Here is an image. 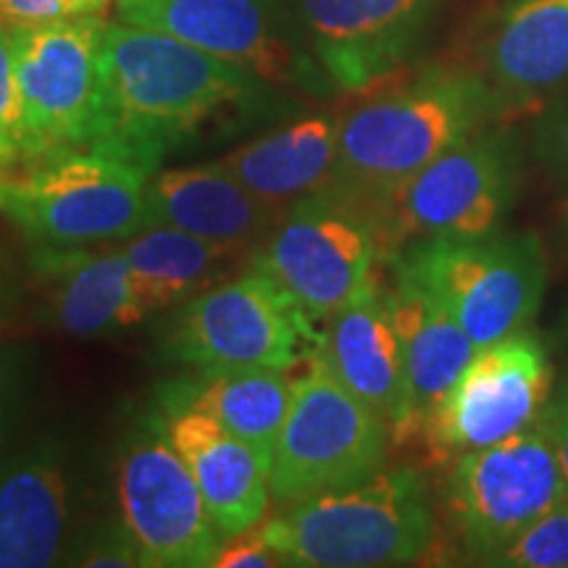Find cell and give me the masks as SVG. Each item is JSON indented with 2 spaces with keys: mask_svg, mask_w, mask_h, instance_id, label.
Masks as SVG:
<instances>
[{
  "mask_svg": "<svg viewBox=\"0 0 568 568\" xmlns=\"http://www.w3.org/2000/svg\"><path fill=\"white\" fill-rule=\"evenodd\" d=\"M506 111L493 84L477 71L424 69L414 80L345 113L329 184L379 211L426 163Z\"/></svg>",
  "mask_w": 568,
  "mask_h": 568,
  "instance_id": "6da1fadb",
  "label": "cell"
},
{
  "mask_svg": "<svg viewBox=\"0 0 568 568\" xmlns=\"http://www.w3.org/2000/svg\"><path fill=\"white\" fill-rule=\"evenodd\" d=\"M258 77L174 34L105 24L101 45V138L161 155L213 111L243 101ZM95 140V142H98Z\"/></svg>",
  "mask_w": 568,
  "mask_h": 568,
  "instance_id": "7a4b0ae2",
  "label": "cell"
},
{
  "mask_svg": "<svg viewBox=\"0 0 568 568\" xmlns=\"http://www.w3.org/2000/svg\"><path fill=\"white\" fill-rule=\"evenodd\" d=\"M258 527L287 566H410L435 542V510L422 474L397 466L353 487L282 506Z\"/></svg>",
  "mask_w": 568,
  "mask_h": 568,
  "instance_id": "3957f363",
  "label": "cell"
},
{
  "mask_svg": "<svg viewBox=\"0 0 568 568\" xmlns=\"http://www.w3.org/2000/svg\"><path fill=\"white\" fill-rule=\"evenodd\" d=\"M161 155L98 140L30 163L3 184V211L34 247L122 243L145 230L148 182Z\"/></svg>",
  "mask_w": 568,
  "mask_h": 568,
  "instance_id": "277c9868",
  "label": "cell"
},
{
  "mask_svg": "<svg viewBox=\"0 0 568 568\" xmlns=\"http://www.w3.org/2000/svg\"><path fill=\"white\" fill-rule=\"evenodd\" d=\"M395 276L418 284L477 347L521 332L542 303L548 258L535 232L439 237L403 245Z\"/></svg>",
  "mask_w": 568,
  "mask_h": 568,
  "instance_id": "5b68a950",
  "label": "cell"
},
{
  "mask_svg": "<svg viewBox=\"0 0 568 568\" xmlns=\"http://www.w3.org/2000/svg\"><path fill=\"white\" fill-rule=\"evenodd\" d=\"M387 247L379 211L337 184L287 205L251 255L316 324L366 293Z\"/></svg>",
  "mask_w": 568,
  "mask_h": 568,
  "instance_id": "8992f818",
  "label": "cell"
},
{
  "mask_svg": "<svg viewBox=\"0 0 568 568\" xmlns=\"http://www.w3.org/2000/svg\"><path fill=\"white\" fill-rule=\"evenodd\" d=\"M389 429L318 353L295 376L293 406L276 439L268 489L280 506L358 485L387 464Z\"/></svg>",
  "mask_w": 568,
  "mask_h": 568,
  "instance_id": "52a82bcc",
  "label": "cell"
},
{
  "mask_svg": "<svg viewBox=\"0 0 568 568\" xmlns=\"http://www.w3.org/2000/svg\"><path fill=\"white\" fill-rule=\"evenodd\" d=\"M318 343L314 318L258 268L203 290L166 332V353L197 374L295 368Z\"/></svg>",
  "mask_w": 568,
  "mask_h": 568,
  "instance_id": "ba28073f",
  "label": "cell"
},
{
  "mask_svg": "<svg viewBox=\"0 0 568 568\" xmlns=\"http://www.w3.org/2000/svg\"><path fill=\"white\" fill-rule=\"evenodd\" d=\"M521 182L516 134L487 124L426 163L379 205L387 247L497 232Z\"/></svg>",
  "mask_w": 568,
  "mask_h": 568,
  "instance_id": "9c48e42d",
  "label": "cell"
},
{
  "mask_svg": "<svg viewBox=\"0 0 568 568\" xmlns=\"http://www.w3.org/2000/svg\"><path fill=\"white\" fill-rule=\"evenodd\" d=\"M103 17L17 27L19 163L101 138Z\"/></svg>",
  "mask_w": 568,
  "mask_h": 568,
  "instance_id": "30bf717a",
  "label": "cell"
},
{
  "mask_svg": "<svg viewBox=\"0 0 568 568\" xmlns=\"http://www.w3.org/2000/svg\"><path fill=\"white\" fill-rule=\"evenodd\" d=\"M568 497L542 424L453 458L445 508L466 558L489 566L516 535Z\"/></svg>",
  "mask_w": 568,
  "mask_h": 568,
  "instance_id": "8fae6325",
  "label": "cell"
},
{
  "mask_svg": "<svg viewBox=\"0 0 568 568\" xmlns=\"http://www.w3.org/2000/svg\"><path fill=\"white\" fill-rule=\"evenodd\" d=\"M116 495L148 568L213 566L222 535L159 410L142 416L119 445Z\"/></svg>",
  "mask_w": 568,
  "mask_h": 568,
  "instance_id": "7c38bea8",
  "label": "cell"
},
{
  "mask_svg": "<svg viewBox=\"0 0 568 568\" xmlns=\"http://www.w3.org/2000/svg\"><path fill=\"white\" fill-rule=\"evenodd\" d=\"M550 385V353L531 332L479 347L424 424L432 456L458 458L529 429L548 408Z\"/></svg>",
  "mask_w": 568,
  "mask_h": 568,
  "instance_id": "4fadbf2b",
  "label": "cell"
},
{
  "mask_svg": "<svg viewBox=\"0 0 568 568\" xmlns=\"http://www.w3.org/2000/svg\"><path fill=\"white\" fill-rule=\"evenodd\" d=\"M116 6L126 24L174 34L258 80L295 84L311 74L276 0H116Z\"/></svg>",
  "mask_w": 568,
  "mask_h": 568,
  "instance_id": "5bb4252c",
  "label": "cell"
},
{
  "mask_svg": "<svg viewBox=\"0 0 568 568\" xmlns=\"http://www.w3.org/2000/svg\"><path fill=\"white\" fill-rule=\"evenodd\" d=\"M439 0H301L318 67L345 92H364L406 67Z\"/></svg>",
  "mask_w": 568,
  "mask_h": 568,
  "instance_id": "9a60e30c",
  "label": "cell"
},
{
  "mask_svg": "<svg viewBox=\"0 0 568 568\" xmlns=\"http://www.w3.org/2000/svg\"><path fill=\"white\" fill-rule=\"evenodd\" d=\"M324 324L322 343L316 347L318 358L385 422L395 443L414 437L406 361L395 324L393 295L374 282Z\"/></svg>",
  "mask_w": 568,
  "mask_h": 568,
  "instance_id": "2e32d148",
  "label": "cell"
},
{
  "mask_svg": "<svg viewBox=\"0 0 568 568\" xmlns=\"http://www.w3.org/2000/svg\"><path fill=\"white\" fill-rule=\"evenodd\" d=\"M34 290L40 318L69 337L95 339L145 322L122 247H34Z\"/></svg>",
  "mask_w": 568,
  "mask_h": 568,
  "instance_id": "e0dca14e",
  "label": "cell"
},
{
  "mask_svg": "<svg viewBox=\"0 0 568 568\" xmlns=\"http://www.w3.org/2000/svg\"><path fill=\"white\" fill-rule=\"evenodd\" d=\"M69 497V450L61 439H32L0 460V568L61 564Z\"/></svg>",
  "mask_w": 568,
  "mask_h": 568,
  "instance_id": "ac0fdd59",
  "label": "cell"
},
{
  "mask_svg": "<svg viewBox=\"0 0 568 568\" xmlns=\"http://www.w3.org/2000/svg\"><path fill=\"white\" fill-rule=\"evenodd\" d=\"M485 80L508 111L545 103L568 84V0H506L481 45Z\"/></svg>",
  "mask_w": 568,
  "mask_h": 568,
  "instance_id": "d6986e66",
  "label": "cell"
},
{
  "mask_svg": "<svg viewBox=\"0 0 568 568\" xmlns=\"http://www.w3.org/2000/svg\"><path fill=\"white\" fill-rule=\"evenodd\" d=\"M282 213L243 187L219 161L166 169L148 182L145 226H174L247 255L264 243Z\"/></svg>",
  "mask_w": 568,
  "mask_h": 568,
  "instance_id": "ffe728a7",
  "label": "cell"
},
{
  "mask_svg": "<svg viewBox=\"0 0 568 568\" xmlns=\"http://www.w3.org/2000/svg\"><path fill=\"white\" fill-rule=\"evenodd\" d=\"M161 418L193 471L219 535L226 539L258 527L272 500L266 460L203 410L180 408Z\"/></svg>",
  "mask_w": 568,
  "mask_h": 568,
  "instance_id": "44dd1931",
  "label": "cell"
},
{
  "mask_svg": "<svg viewBox=\"0 0 568 568\" xmlns=\"http://www.w3.org/2000/svg\"><path fill=\"white\" fill-rule=\"evenodd\" d=\"M339 122L335 113H314L245 142L219 159L243 187L284 211L301 197L326 187L335 176Z\"/></svg>",
  "mask_w": 568,
  "mask_h": 568,
  "instance_id": "7402d4cb",
  "label": "cell"
},
{
  "mask_svg": "<svg viewBox=\"0 0 568 568\" xmlns=\"http://www.w3.org/2000/svg\"><path fill=\"white\" fill-rule=\"evenodd\" d=\"M295 376L290 368H237L201 374L163 387L159 414L195 408L216 418L226 432L245 439L272 466L276 439L293 406Z\"/></svg>",
  "mask_w": 568,
  "mask_h": 568,
  "instance_id": "603a6c76",
  "label": "cell"
},
{
  "mask_svg": "<svg viewBox=\"0 0 568 568\" xmlns=\"http://www.w3.org/2000/svg\"><path fill=\"white\" fill-rule=\"evenodd\" d=\"M389 295L406 361L414 432L422 435L424 424L445 400L479 347L471 343L464 326L447 314L445 305L418 284L395 276V290Z\"/></svg>",
  "mask_w": 568,
  "mask_h": 568,
  "instance_id": "cb8c5ba5",
  "label": "cell"
},
{
  "mask_svg": "<svg viewBox=\"0 0 568 568\" xmlns=\"http://www.w3.org/2000/svg\"><path fill=\"white\" fill-rule=\"evenodd\" d=\"M134 293L148 316L184 305L203 290L224 282L234 266L251 255L211 243L174 226H145L124 240Z\"/></svg>",
  "mask_w": 568,
  "mask_h": 568,
  "instance_id": "d4e9b609",
  "label": "cell"
},
{
  "mask_svg": "<svg viewBox=\"0 0 568 568\" xmlns=\"http://www.w3.org/2000/svg\"><path fill=\"white\" fill-rule=\"evenodd\" d=\"M489 566L568 568V497L510 539Z\"/></svg>",
  "mask_w": 568,
  "mask_h": 568,
  "instance_id": "484cf974",
  "label": "cell"
},
{
  "mask_svg": "<svg viewBox=\"0 0 568 568\" xmlns=\"http://www.w3.org/2000/svg\"><path fill=\"white\" fill-rule=\"evenodd\" d=\"M61 564L80 568H148L140 545L124 521H105L92 527L80 542L63 552Z\"/></svg>",
  "mask_w": 568,
  "mask_h": 568,
  "instance_id": "4316f807",
  "label": "cell"
},
{
  "mask_svg": "<svg viewBox=\"0 0 568 568\" xmlns=\"http://www.w3.org/2000/svg\"><path fill=\"white\" fill-rule=\"evenodd\" d=\"M34 374L30 345H0V460L9 456L13 426H17Z\"/></svg>",
  "mask_w": 568,
  "mask_h": 568,
  "instance_id": "83f0119b",
  "label": "cell"
},
{
  "mask_svg": "<svg viewBox=\"0 0 568 568\" xmlns=\"http://www.w3.org/2000/svg\"><path fill=\"white\" fill-rule=\"evenodd\" d=\"M17 27L0 21V166L19 163Z\"/></svg>",
  "mask_w": 568,
  "mask_h": 568,
  "instance_id": "f1b7e54d",
  "label": "cell"
},
{
  "mask_svg": "<svg viewBox=\"0 0 568 568\" xmlns=\"http://www.w3.org/2000/svg\"><path fill=\"white\" fill-rule=\"evenodd\" d=\"M531 153L552 182L568 187V101L545 113L537 124Z\"/></svg>",
  "mask_w": 568,
  "mask_h": 568,
  "instance_id": "f546056e",
  "label": "cell"
},
{
  "mask_svg": "<svg viewBox=\"0 0 568 568\" xmlns=\"http://www.w3.org/2000/svg\"><path fill=\"white\" fill-rule=\"evenodd\" d=\"M287 566L272 545L266 542L261 527H253L243 535L226 537V542L219 548L213 568H274Z\"/></svg>",
  "mask_w": 568,
  "mask_h": 568,
  "instance_id": "4dcf8cb0",
  "label": "cell"
},
{
  "mask_svg": "<svg viewBox=\"0 0 568 568\" xmlns=\"http://www.w3.org/2000/svg\"><path fill=\"white\" fill-rule=\"evenodd\" d=\"M0 21L19 27H42L53 21H67L61 0H0Z\"/></svg>",
  "mask_w": 568,
  "mask_h": 568,
  "instance_id": "1f68e13d",
  "label": "cell"
},
{
  "mask_svg": "<svg viewBox=\"0 0 568 568\" xmlns=\"http://www.w3.org/2000/svg\"><path fill=\"white\" fill-rule=\"evenodd\" d=\"M539 424H542V429L548 432L552 450H556L560 474H564V481L568 489V393L564 397H558V400L548 403V408H545L542 416H539Z\"/></svg>",
  "mask_w": 568,
  "mask_h": 568,
  "instance_id": "d6a6232c",
  "label": "cell"
},
{
  "mask_svg": "<svg viewBox=\"0 0 568 568\" xmlns=\"http://www.w3.org/2000/svg\"><path fill=\"white\" fill-rule=\"evenodd\" d=\"M11 311H13V287L11 282L0 274V335L11 322Z\"/></svg>",
  "mask_w": 568,
  "mask_h": 568,
  "instance_id": "836d02e7",
  "label": "cell"
},
{
  "mask_svg": "<svg viewBox=\"0 0 568 568\" xmlns=\"http://www.w3.org/2000/svg\"><path fill=\"white\" fill-rule=\"evenodd\" d=\"M556 232H558L560 245L568 247V187H566L564 201L558 203V211H556Z\"/></svg>",
  "mask_w": 568,
  "mask_h": 568,
  "instance_id": "e575fe53",
  "label": "cell"
},
{
  "mask_svg": "<svg viewBox=\"0 0 568 568\" xmlns=\"http://www.w3.org/2000/svg\"><path fill=\"white\" fill-rule=\"evenodd\" d=\"M0 209H3V182H0Z\"/></svg>",
  "mask_w": 568,
  "mask_h": 568,
  "instance_id": "d590c367",
  "label": "cell"
}]
</instances>
